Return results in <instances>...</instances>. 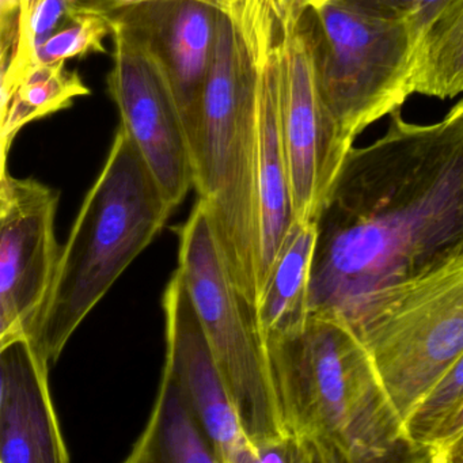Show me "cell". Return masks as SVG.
<instances>
[{
  "instance_id": "obj_1",
  "label": "cell",
  "mask_w": 463,
  "mask_h": 463,
  "mask_svg": "<svg viewBox=\"0 0 463 463\" xmlns=\"http://www.w3.org/2000/svg\"><path fill=\"white\" fill-rule=\"evenodd\" d=\"M389 118L383 137L351 148L317 219L311 314L351 321L379 289L463 251V109Z\"/></svg>"
},
{
  "instance_id": "obj_2",
  "label": "cell",
  "mask_w": 463,
  "mask_h": 463,
  "mask_svg": "<svg viewBox=\"0 0 463 463\" xmlns=\"http://www.w3.org/2000/svg\"><path fill=\"white\" fill-rule=\"evenodd\" d=\"M287 430L308 463L424 462L345 316L265 343Z\"/></svg>"
},
{
  "instance_id": "obj_3",
  "label": "cell",
  "mask_w": 463,
  "mask_h": 463,
  "mask_svg": "<svg viewBox=\"0 0 463 463\" xmlns=\"http://www.w3.org/2000/svg\"><path fill=\"white\" fill-rule=\"evenodd\" d=\"M261 0H223L199 131L194 186L238 289L256 311L261 295L257 82Z\"/></svg>"
},
{
  "instance_id": "obj_4",
  "label": "cell",
  "mask_w": 463,
  "mask_h": 463,
  "mask_svg": "<svg viewBox=\"0 0 463 463\" xmlns=\"http://www.w3.org/2000/svg\"><path fill=\"white\" fill-rule=\"evenodd\" d=\"M173 211L120 126L61 249L52 287L29 335L43 360L58 362L83 319L165 229Z\"/></svg>"
},
{
  "instance_id": "obj_5",
  "label": "cell",
  "mask_w": 463,
  "mask_h": 463,
  "mask_svg": "<svg viewBox=\"0 0 463 463\" xmlns=\"http://www.w3.org/2000/svg\"><path fill=\"white\" fill-rule=\"evenodd\" d=\"M402 419L463 354V251L371 295L351 319Z\"/></svg>"
},
{
  "instance_id": "obj_6",
  "label": "cell",
  "mask_w": 463,
  "mask_h": 463,
  "mask_svg": "<svg viewBox=\"0 0 463 463\" xmlns=\"http://www.w3.org/2000/svg\"><path fill=\"white\" fill-rule=\"evenodd\" d=\"M317 66L330 112L354 140L413 96L420 37L384 0H308Z\"/></svg>"
},
{
  "instance_id": "obj_7",
  "label": "cell",
  "mask_w": 463,
  "mask_h": 463,
  "mask_svg": "<svg viewBox=\"0 0 463 463\" xmlns=\"http://www.w3.org/2000/svg\"><path fill=\"white\" fill-rule=\"evenodd\" d=\"M178 272L254 447L291 435L273 383L256 311L227 267L207 210L197 202L180 229Z\"/></svg>"
},
{
  "instance_id": "obj_8",
  "label": "cell",
  "mask_w": 463,
  "mask_h": 463,
  "mask_svg": "<svg viewBox=\"0 0 463 463\" xmlns=\"http://www.w3.org/2000/svg\"><path fill=\"white\" fill-rule=\"evenodd\" d=\"M280 43V113L297 222H317L349 151L325 99L308 0H272Z\"/></svg>"
},
{
  "instance_id": "obj_9",
  "label": "cell",
  "mask_w": 463,
  "mask_h": 463,
  "mask_svg": "<svg viewBox=\"0 0 463 463\" xmlns=\"http://www.w3.org/2000/svg\"><path fill=\"white\" fill-rule=\"evenodd\" d=\"M59 194L2 166L0 181V346L29 337L55 279Z\"/></svg>"
},
{
  "instance_id": "obj_10",
  "label": "cell",
  "mask_w": 463,
  "mask_h": 463,
  "mask_svg": "<svg viewBox=\"0 0 463 463\" xmlns=\"http://www.w3.org/2000/svg\"><path fill=\"white\" fill-rule=\"evenodd\" d=\"M109 93L165 199L177 208L194 186L188 137L169 82L150 51L113 25Z\"/></svg>"
},
{
  "instance_id": "obj_11",
  "label": "cell",
  "mask_w": 463,
  "mask_h": 463,
  "mask_svg": "<svg viewBox=\"0 0 463 463\" xmlns=\"http://www.w3.org/2000/svg\"><path fill=\"white\" fill-rule=\"evenodd\" d=\"M223 0H146L108 15L139 40L169 82L189 150L196 142Z\"/></svg>"
},
{
  "instance_id": "obj_12",
  "label": "cell",
  "mask_w": 463,
  "mask_h": 463,
  "mask_svg": "<svg viewBox=\"0 0 463 463\" xmlns=\"http://www.w3.org/2000/svg\"><path fill=\"white\" fill-rule=\"evenodd\" d=\"M165 370L178 382L213 440L221 463H257L256 447L235 409L180 272L167 284Z\"/></svg>"
},
{
  "instance_id": "obj_13",
  "label": "cell",
  "mask_w": 463,
  "mask_h": 463,
  "mask_svg": "<svg viewBox=\"0 0 463 463\" xmlns=\"http://www.w3.org/2000/svg\"><path fill=\"white\" fill-rule=\"evenodd\" d=\"M280 43L272 0H261L259 21V196L261 216V292L268 275L294 227V204L284 148L280 113Z\"/></svg>"
},
{
  "instance_id": "obj_14",
  "label": "cell",
  "mask_w": 463,
  "mask_h": 463,
  "mask_svg": "<svg viewBox=\"0 0 463 463\" xmlns=\"http://www.w3.org/2000/svg\"><path fill=\"white\" fill-rule=\"evenodd\" d=\"M48 371L31 337L0 346V462H69Z\"/></svg>"
},
{
  "instance_id": "obj_15",
  "label": "cell",
  "mask_w": 463,
  "mask_h": 463,
  "mask_svg": "<svg viewBox=\"0 0 463 463\" xmlns=\"http://www.w3.org/2000/svg\"><path fill=\"white\" fill-rule=\"evenodd\" d=\"M317 237V222H295L279 251L256 308L257 326L264 344L299 335L307 326Z\"/></svg>"
},
{
  "instance_id": "obj_16",
  "label": "cell",
  "mask_w": 463,
  "mask_h": 463,
  "mask_svg": "<svg viewBox=\"0 0 463 463\" xmlns=\"http://www.w3.org/2000/svg\"><path fill=\"white\" fill-rule=\"evenodd\" d=\"M127 463H221L178 382L164 370L153 413Z\"/></svg>"
},
{
  "instance_id": "obj_17",
  "label": "cell",
  "mask_w": 463,
  "mask_h": 463,
  "mask_svg": "<svg viewBox=\"0 0 463 463\" xmlns=\"http://www.w3.org/2000/svg\"><path fill=\"white\" fill-rule=\"evenodd\" d=\"M90 90L66 61L31 64L14 83L2 90V166L18 132L32 121L67 109Z\"/></svg>"
},
{
  "instance_id": "obj_18",
  "label": "cell",
  "mask_w": 463,
  "mask_h": 463,
  "mask_svg": "<svg viewBox=\"0 0 463 463\" xmlns=\"http://www.w3.org/2000/svg\"><path fill=\"white\" fill-rule=\"evenodd\" d=\"M413 93L440 99L463 94V0H457L422 36Z\"/></svg>"
},
{
  "instance_id": "obj_19",
  "label": "cell",
  "mask_w": 463,
  "mask_h": 463,
  "mask_svg": "<svg viewBox=\"0 0 463 463\" xmlns=\"http://www.w3.org/2000/svg\"><path fill=\"white\" fill-rule=\"evenodd\" d=\"M463 403V354L405 421L409 441L428 462V447Z\"/></svg>"
},
{
  "instance_id": "obj_20",
  "label": "cell",
  "mask_w": 463,
  "mask_h": 463,
  "mask_svg": "<svg viewBox=\"0 0 463 463\" xmlns=\"http://www.w3.org/2000/svg\"><path fill=\"white\" fill-rule=\"evenodd\" d=\"M112 33V24L107 15L80 13L40 48L36 61L56 63L90 53H107L105 39Z\"/></svg>"
},
{
  "instance_id": "obj_21",
  "label": "cell",
  "mask_w": 463,
  "mask_h": 463,
  "mask_svg": "<svg viewBox=\"0 0 463 463\" xmlns=\"http://www.w3.org/2000/svg\"><path fill=\"white\" fill-rule=\"evenodd\" d=\"M403 15L419 34L420 42L425 32L457 2V0H384Z\"/></svg>"
},
{
  "instance_id": "obj_22",
  "label": "cell",
  "mask_w": 463,
  "mask_h": 463,
  "mask_svg": "<svg viewBox=\"0 0 463 463\" xmlns=\"http://www.w3.org/2000/svg\"><path fill=\"white\" fill-rule=\"evenodd\" d=\"M257 463H308L299 441L289 435L279 440L256 446Z\"/></svg>"
},
{
  "instance_id": "obj_23",
  "label": "cell",
  "mask_w": 463,
  "mask_h": 463,
  "mask_svg": "<svg viewBox=\"0 0 463 463\" xmlns=\"http://www.w3.org/2000/svg\"><path fill=\"white\" fill-rule=\"evenodd\" d=\"M463 433V403L449 420L446 424L439 430L433 438L432 443L428 447V462L435 463L436 458L454 443Z\"/></svg>"
},
{
  "instance_id": "obj_24",
  "label": "cell",
  "mask_w": 463,
  "mask_h": 463,
  "mask_svg": "<svg viewBox=\"0 0 463 463\" xmlns=\"http://www.w3.org/2000/svg\"><path fill=\"white\" fill-rule=\"evenodd\" d=\"M23 0H0V34L2 43H14L17 36L18 15Z\"/></svg>"
},
{
  "instance_id": "obj_25",
  "label": "cell",
  "mask_w": 463,
  "mask_h": 463,
  "mask_svg": "<svg viewBox=\"0 0 463 463\" xmlns=\"http://www.w3.org/2000/svg\"><path fill=\"white\" fill-rule=\"evenodd\" d=\"M146 0H72L80 13H97V14L110 15L123 7L142 4Z\"/></svg>"
},
{
  "instance_id": "obj_26",
  "label": "cell",
  "mask_w": 463,
  "mask_h": 463,
  "mask_svg": "<svg viewBox=\"0 0 463 463\" xmlns=\"http://www.w3.org/2000/svg\"><path fill=\"white\" fill-rule=\"evenodd\" d=\"M435 463H463V433L436 458Z\"/></svg>"
},
{
  "instance_id": "obj_27",
  "label": "cell",
  "mask_w": 463,
  "mask_h": 463,
  "mask_svg": "<svg viewBox=\"0 0 463 463\" xmlns=\"http://www.w3.org/2000/svg\"><path fill=\"white\" fill-rule=\"evenodd\" d=\"M455 107L460 108V109H463V99H460V101H458L457 104H455Z\"/></svg>"
}]
</instances>
